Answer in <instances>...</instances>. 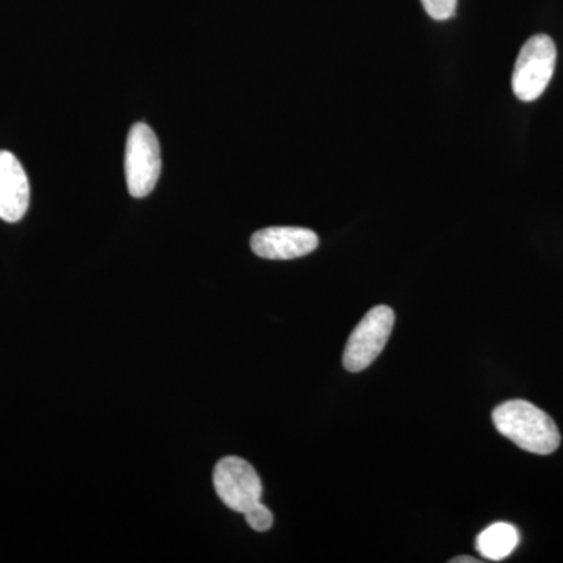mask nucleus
Returning a JSON list of instances; mask_svg holds the SVG:
<instances>
[{"mask_svg":"<svg viewBox=\"0 0 563 563\" xmlns=\"http://www.w3.org/2000/svg\"><path fill=\"white\" fill-rule=\"evenodd\" d=\"M493 422L501 435L528 453L553 454L561 444V432L553 418L523 399L496 407L493 410Z\"/></svg>","mask_w":563,"mask_h":563,"instance_id":"obj_1","label":"nucleus"},{"mask_svg":"<svg viewBox=\"0 0 563 563\" xmlns=\"http://www.w3.org/2000/svg\"><path fill=\"white\" fill-rule=\"evenodd\" d=\"M558 49L548 35H536L521 47L515 63L512 88L520 101H537L547 90L555 69Z\"/></svg>","mask_w":563,"mask_h":563,"instance_id":"obj_2","label":"nucleus"},{"mask_svg":"<svg viewBox=\"0 0 563 563\" xmlns=\"http://www.w3.org/2000/svg\"><path fill=\"white\" fill-rule=\"evenodd\" d=\"M162 173V152L157 135L144 122L132 125L125 146V179L133 198L150 196Z\"/></svg>","mask_w":563,"mask_h":563,"instance_id":"obj_3","label":"nucleus"},{"mask_svg":"<svg viewBox=\"0 0 563 563\" xmlns=\"http://www.w3.org/2000/svg\"><path fill=\"white\" fill-rule=\"evenodd\" d=\"M395 325V312L387 306L373 307L347 340L343 354V365L347 372L358 373L369 365L384 351Z\"/></svg>","mask_w":563,"mask_h":563,"instance_id":"obj_4","label":"nucleus"},{"mask_svg":"<svg viewBox=\"0 0 563 563\" xmlns=\"http://www.w3.org/2000/svg\"><path fill=\"white\" fill-rule=\"evenodd\" d=\"M213 485L218 496L229 509L244 514L262 501L261 476L250 462L240 457H224L218 462L213 473Z\"/></svg>","mask_w":563,"mask_h":563,"instance_id":"obj_5","label":"nucleus"},{"mask_svg":"<svg viewBox=\"0 0 563 563\" xmlns=\"http://www.w3.org/2000/svg\"><path fill=\"white\" fill-rule=\"evenodd\" d=\"M317 233L303 228H266L255 232L251 247L255 255L268 261H292L317 250Z\"/></svg>","mask_w":563,"mask_h":563,"instance_id":"obj_6","label":"nucleus"},{"mask_svg":"<svg viewBox=\"0 0 563 563\" xmlns=\"http://www.w3.org/2000/svg\"><path fill=\"white\" fill-rule=\"evenodd\" d=\"M31 185L21 162L9 151H0V220L18 222L27 213Z\"/></svg>","mask_w":563,"mask_h":563,"instance_id":"obj_7","label":"nucleus"},{"mask_svg":"<svg viewBox=\"0 0 563 563\" xmlns=\"http://www.w3.org/2000/svg\"><path fill=\"white\" fill-rule=\"evenodd\" d=\"M520 542V533L509 523H495L488 526L476 539V548L483 558L488 561H503L514 553Z\"/></svg>","mask_w":563,"mask_h":563,"instance_id":"obj_8","label":"nucleus"},{"mask_svg":"<svg viewBox=\"0 0 563 563\" xmlns=\"http://www.w3.org/2000/svg\"><path fill=\"white\" fill-rule=\"evenodd\" d=\"M246 523L251 526L254 531L265 532L269 531L274 525V517L268 507L263 506L262 501L252 506L247 512H244Z\"/></svg>","mask_w":563,"mask_h":563,"instance_id":"obj_9","label":"nucleus"},{"mask_svg":"<svg viewBox=\"0 0 563 563\" xmlns=\"http://www.w3.org/2000/svg\"><path fill=\"white\" fill-rule=\"evenodd\" d=\"M426 13L435 21H446L454 16L457 0H421Z\"/></svg>","mask_w":563,"mask_h":563,"instance_id":"obj_10","label":"nucleus"},{"mask_svg":"<svg viewBox=\"0 0 563 563\" xmlns=\"http://www.w3.org/2000/svg\"><path fill=\"white\" fill-rule=\"evenodd\" d=\"M477 562H479V561H477V559L468 558V555H465V558H463V555H461V558L453 559V563H477Z\"/></svg>","mask_w":563,"mask_h":563,"instance_id":"obj_11","label":"nucleus"}]
</instances>
